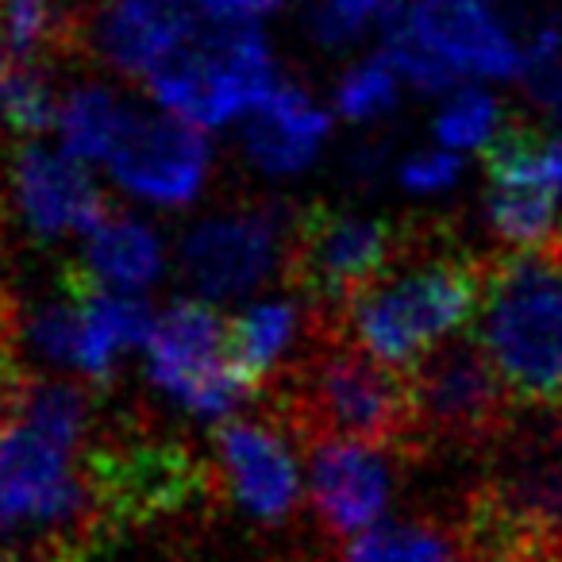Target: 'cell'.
Instances as JSON below:
<instances>
[{
    "mask_svg": "<svg viewBox=\"0 0 562 562\" xmlns=\"http://www.w3.org/2000/svg\"><path fill=\"white\" fill-rule=\"evenodd\" d=\"M266 397L270 416L301 447L347 439L416 454L408 374L362 351L331 308L305 305V351L266 382Z\"/></svg>",
    "mask_w": 562,
    "mask_h": 562,
    "instance_id": "1",
    "label": "cell"
},
{
    "mask_svg": "<svg viewBox=\"0 0 562 562\" xmlns=\"http://www.w3.org/2000/svg\"><path fill=\"white\" fill-rule=\"evenodd\" d=\"M485 255L462 247L439 224L385 278L339 308V328L393 370H413L447 336L477 316Z\"/></svg>",
    "mask_w": 562,
    "mask_h": 562,
    "instance_id": "2",
    "label": "cell"
},
{
    "mask_svg": "<svg viewBox=\"0 0 562 562\" xmlns=\"http://www.w3.org/2000/svg\"><path fill=\"white\" fill-rule=\"evenodd\" d=\"M459 524L477 562H551L562 543V405L513 420L485 454Z\"/></svg>",
    "mask_w": 562,
    "mask_h": 562,
    "instance_id": "3",
    "label": "cell"
},
{
    "mask_svg": "<svg viewBox=\"0 0 562 562\" xmlns=\"http://www.w3.org/2000/svg\"><path fill=\"white\" fill-rule=\"evenodd\" d=\"M474 339L520 408L562 405V232L485 255Z\"/></svg>",
    "mask_w": 562,
    "mask_h": 562,
    "instance_id": "4",
    "label": "cell"
},
{
    "mask_svg": "<svg viewBox=\"0 0 562 562\" xmlns=\"http://www.w3.org/2000/svg\"><path fill=\"white\" fill-rule=\"evenodd\" d=\"M431 224L362 216L339 204L313 201L293 212L281 273L308 308H339L393 270Z\"/></svg>",
    "mask_w": 562,
    "mask_h": 562,
    "instance_id": "5",
    "label": "cell"
},
{
    "mask_svg": "<svg viewBox=\"0 0 562 562\" xmlns=\"http://www.w3.org/2000/svg\"><path fill=\"white\" fill-rule=\"evenodd\" d=\"M81 443L32 420H0V539H50L81 547L93 536V493L81 474Z\"/></svg>",
    "mask_w": 562,
    "mask_h": 562,
    "instance_id": "6",
    "label": "cell"
},
{
    "mask_svg": "<svg viewBox=\"0 0 562 562\" xmlns=\"http://www.w3.org/2000/svg\"><path fill=\"white\" fill-rule=\"evenodd\" d=\"M143 81L166 112L196 127H220L239 112H255L278 86L266 35L243 20L193 27Z\"/></svg>",
    "mask_w": 562,
    "mask_h": 562,
    "instance_id": "7",
    "label": "cell"
},
{
    "mask_svg": "<svg viewBox=\"0 0 562 562\" xmlns=\"http://www.w3.org/2000/svg\"><path fill=\"white\" fill-rule=\"evenodd\" d=\"M413 443L424 454H490L516 420V401L477 339H451L408 370Z\"/></svg>",
    "mask_w": 562,
    "mask_h": 562,
    "instance_id": "8",
    "label": "cell"
},
{
    "mask_svg": "<svg viewBox=\"0 0 562 562\" xmlns=\"http://www.w3.org/2000/svg\"><path fill=\"white\" fill-rule=\"evenodd\" d=\"M81 474L93 493L97 528L143 524L189 508L209 490V467L181 439L147 428H112L86 443Z\"/></svg>",
    "mask_w": 562,
    "mask_h": 562,
    "instance_id": "9",
    "label": "cell"
},
{
    "mask_svg": "<svg viewBox=\"0 0 562 562\" xmlns=\"http://www.w3.org/2000/svg\"><path fill=\"white\" fill-rule=\"evenodd\" d=\"M150 382L196 416H227L247 393L232 362V321L204 301H173L147 339Z\"/></svg>",
    "mask_w": 562,
    "mask_h": 562,
    "instance_id": "10",
    "label": "cell"
},
{
    "mask_svg": "<svg viewBox=\"0 0 562 562\" xmlns=\"http://www.w3.org/2000/svg\"><path fill=\"white\" fill-rule=\"evenodd\" d=\"M293 212L281 204H239L201 220L181 239V278L201 297H243L281 262Z\"/></svg>",
    "mask_w": 562,
    "mask_h": 562,
    "instance_id": "11",
    "label": "cell"
},
{
    "mask_svg": "<svg viewBox=\"0 0 562 562\" xmlns=\"http://www.w3.org/2000/svg\"><path fill=\"white\" fill-rule=\"evenodd\" d=\"M209 158V139L196 132V124L173 116V112L150 116V112L132 109L109 155V166L112 178L132 196L181 209L204 189Z\"/></svg>",
    "mask_w": 562,
    "mask_h": 562,
    "instance_id": "12",
    "label": "cell"
},
{
    "mask_svg": "<svg viewBox=\"0 0 562 562\" xmlns=\"http://www.w3.org/2000/svg\"><path fill=\"white\" fill-rule=\"evenodd\" d=\"M212 451L235 508L262 524H281L301 505L293 439L273 416L224 420L212 431Z\"/></svg>",
    "mask_w": 562,
    "mask_h": 562,
    "instance_id": "13",
    "label": "cell"
},
{
    "mask_svg": "<svg viewBox=\"0 0 562 562\" xmlns=\"http://www.w3.org/2000/svg\"><path fill=\"white\" fill-rule=\"evenodd\" d=\"M12 196L32 235L58 239L66 232H97L112 216L104 189L89 178L81 158L40 143H20L12 155Z\"/></svg>",
    "mask_w": 562,
    "mask_h": 562,
    "instance_id": "14",
    "label": "cell"
},
{
    "mask_svg": "<svg viewBox=\"0 0 562 562\" xmlns=\"http://www.w3.org/2000/svg\"><path fill=\"white\" fill-rule=\"evenodd\" d=\"M301 451L308 454V490L324 528L362 536L382 520L393 497L390 451L347 439H321Z\"/></svg>",
    "mask_w": 562,
    "mask_h": 562,
    "instance_id": "15",
    "label": "cell"
},
{
    "mask_svg": "<svg viewBox=\"0 0 562 562\" xmlns=\"http://www.w3.org/2000/svg\"><path fill=\"white\" fill-rule=\"evenodd\" d=\"M186 0H86V40L127 78H147L193 32Z\"/></svg>",
    "mask_w": 562,
    "mask_h": 562,
    "instance_id": "16",
    "label": "cell"
},
{
    "mask_svg": "<svg viewBox=\"0 0 562 562\" xmlns=\"http://www.w3.org/2000/svg\"><path fill=\"white\" fill-rule=\"evenodd\" d=\"M408 20L459 74L505 81L528 70V50L482 0H416Z\"/></svg>",
    "mask_w": 562,
    "mask_h": 562,
    "instance_id": "17",
    "label": "cell"
},
{
    "mask_svg": "<svg viewBox=\"0 0 562 562\" xmlns=\"http://www.w3.org/2000/svg\"><path fill=\"white\" fill-rule=\"evenodd\" d=\"M328 112L301 86L278 81L270 97L250 112L247 127H243V147L258 170L281 178V173L305 170L321 150V143L328 139Z\"/></svg>",
    "mask_w": 562,
    "mask_h": 562,
    "instance_id": "18",
    "label": "cell"
},
{
    "mask_svg": "<svg viewBox=\"0 0 562 562\" xmlns=\"http://www.w3.org/2000/svg\"><path fill=\"white\" fill-rule=\"evenodd\" d=\"M89 285L116 290H147L162 273V243L150 224L124 212H112L86 243V255L74 262Z\"/></svg>",
    "mask_w": 562,
    "mask_h": 562,
    "instance_id": "19",
    "label": "cell"
},
{
    "mask_svg": "<svg viewBox=\"0 0 562 562\" xmlns=\"http://www.w3.org/2000/svg\"><path fill=\"white\" fill-rule=\"evenodd\" d=\"M155 331L150 305L139 297H116L97 285H86V336H81V367L93 390H109L116 378L120 355L147 344Z\"/></svg>",
    "mask_w": 562,
    "mask_h": 562,
    "instance_id": "20",
    "label": "cell"
},
{
    "mask_svg": "<svg viewBox=\"0 0 562 562\" xmlns=\"http://www.w3.org/2000/svg\"><path fill=\"white\" fill-rule=\"evenodd\" d=\"M339 562H477L462 524L397 520L378 524L347 543Z\"/></svg>",
    "mask_w": 562,
    "mask_h": 562,
    "instance_id": "21",
    "label": "cell"
},
{
    "mask_svg": "<svg viewBox=\"0 0 562 562\" xmlns=\"http://www.w3.org/2000/svg\"><path fill=\"white\" fill-rule=\"evenodd\" d=\"M305 331L297 301H262L232 321V362L250 390H266L285 362L293 339Z\"/></svg>",
    "mask_w": 562,
    "mask_h": 562,
    "instance_id": "22",
    "label": "cell"
},
{
    "mask_svg": "<svg viewBox=\"0 0 562 562\" xmlns=\"http://www.w3.org/2000/svg\"><path fill=\"white\" fill-rule=\"evenodd\" d=\"M485 220H490V232L501 243H508V250L543 247L562 232L554 189L543 186V181L493 186L490 196H485Z\"/></svg>",
    "mask_w": 562,
    "mask_h": 562,
    "instance_id": "23",
    "label": "cell"
},
{
    "mask_svg": "<svg viewBox=\"0 0 562 562\" xmlns=\"http://www.w3.org/2000/svg\"><path fill=\"white\" fill-rule=\"evenodd\" d=\"M127 116H132V109L120 101L116 89L93 86V81L78 86L63 101V116H58L66 155L81 158V162H101V158H109L120 132H124Z\"/></svg>",
    "mask_w": 562,
    "mask_h": 562,
    "instance_id": "24",
    "label": "cell"
},
{
    "mask_svg": "<svg viewBox=\"0 0 562 562\" xmlns=\"http://www.w3.org/2000/svg\"><path fill=\"white\" fill-rule=\"evenodd\" d=\"M63 116L47 63H16L0 81V120L16 139L35 143Z\"/></svg>",
    "mask_w": 562,
    "mask_h": 562,
    "instance_id": "25",
    "label": "cell"
},
{
    "mask_svg": "<svg viewBox=\"0 0 562 562\" xmlns=\"http://www.w3.org/2000/svg\"><path fill=\"white\" fill-rule=\"evenodd\" d=\"M382 55L390 58L393 70L405 74V78L413 81L416 89H424V93H443V89H451L454 78H459V70H454V66L447 63L420 32H416L408 16L405 20L397 16L385 24Z\"/></svg>",
    "mask_w": 562,
    "mask_h": 562,
    "instance_id": "26",
    "label": "cell"
},
{
    "mask_svg": "<svg viewBox=\"0 0 562 562\" xmlns=\"http://www.w3.org/2000/svg\"><path fill=\"white\" fill-rule=\"evenodd\" d=\"M336 109L351 124H367L385 112L397 109V70L385 55H374L367 63L351 66L336 86Z\"/></svg>",
    "mask_w": 562,
    "mask_h": 562,
    "instance_id": "27",
    "label": "cell"
},
{
    "mask_svg": "<svg viewBox=\"0 0 562 562\" xmlns=\"http://www.w3.org/2000/svg\"><path fill=\"white\" fill-rule=\"evenodd\" d=\"M501 127V109L490 93L482 89H462L451 101L439 109L436 116V139L447 150H467V147H485L493 139V132Z\"/></svg>",
    "mask_w": 562,
    "mask_h": 562,
    "instance_id": "28",
    "label": "cell"
},
{
    "mask_svg": "<svg viewBox=\"0 0 562 562\" xmlns=\"http://www.w3.org/2000/svg\"><path fill=\"white\" fill-rule=\"evenodd\" d=\"M20 344H24V308H20V297L12 293L9 266H4V235H0V413H4L12 393L27 378Z\"/></svg>",
    "mask_w": 562,
    "mask_h": 562,
    "instance_id": "29",
    "label": "cell"
},
{
    "mask_svg": "<svg viewBox=\"0 0 562 562\" xmlns=\"http://www.w3.org/2000/svg\"><path fill=\"white\" fill-rule=\"evenodd\" d=\"M462 162L454 150H424V155H413L401 162V186L408 193H443L459 181Z\"/></svg>",
    "mask_w": 562,
    "mask_h": 562,
    "instance_id": "30",
    "label": "cell"
},
{
    "mask_svg": "<svg viewBox=\"0 0 562 562\" xmlns=\"http://www.w3.org/2000/svg\"><path fill=\"white\" fill-rule=\"evenodd\" d=\"M308 35H313L321 47L328 50H339V47H351L355 40L362 35V20L347 16L344 9H339L336 0H316V4H308Z\"/></svg>",
    "mask_w": 562,
    "mask_h": 562,
    "instance_id": "31",
    "label": "cell"
},
{
    "mask_svg": "<svg viewBox=\"0 0 562 562\" xmlns=\"http://www.w3.org/2000/svg\"><path fill=\"white\" fill-rule=\"evenodd\" d=\"M528 93L551 116H562V50L551 58H536L528 63Z\"/></svg>",
    "mask_w": 562,
    "mask_h": 562,
    "instance_id": "32",
    "label": "cell"
},
{
    "mask_svg": "<svg viewBox=\"0 0 562 562\" xmlns=\"http://www.w3.org/2000/svg\"><path fill=\"white\" fill-rule=\"evenodd\" d=\"M204 12L209 20H243V24H255L258 16L273 12L281 0H189Z\"/></svg>",
    "mask_w": 562,
    "mask_h": 562,
    "instance_id": "33",
    "label": "cell"
},
{
    "mask_svg": "<svg viewBox=\"0 0 562 562\" xmlns=\"http://www.w3.org/2000/svg\"><path fill=\"white\" fill-rule=\"evenodd\" d=\"M339 9L347 12V16L362 20V24H370V20H397V9L405 4V0H336Z\"/></svg>",
    "mask_w": 562,
    "mask_h": 562,
    "instance_id": "34",
    "label": "cell"
},
{
    "mask_svg": "<svg viewBox=\"0 0 562 562\" xmlns=\"http://www.w3.org/2000/svg\"><path fill=\"white\" fill-rule=\"evenodd\" d=\"M543 181L562 193V139H551L547 143V155H543Z\"/></svg>",
    "mask_w": 562,
    "mask_h": 562,
    "instance_id": "35",
    "label": "cell"
},
{
    "mask_svg": "<svg viewBox=\"0 0 562 562\" xmlns=\"http://www.w3.org/2000/svg\"><path fill=\"white\" fill-rule=\"evenodd\" d=\"M43 562H89V559L81 554V547H58V551H50Z\"/></svg>",
    "mask_w": 562,
    "mask_h": 562,
    "instance_id": "36",
    "label": "cell"
},
{
    "mask_svg": "<svg viewBox=\"0 0 562 562\" xmlns=\"http://www.w3.org/2000/svg\"><path fill=\"white\" fill-rule=\"evenodd\" d=\"M9 55H12V50H9V40H4V32H0V81H4V74L12 70V66H9Z\"/></svg>",
    "mask_w": 562,
    "mask_h": 562,
    "instance_id": "37",
    "label": "cell"
},
{
    "mask_svg": "<svg viewBox=\"0 0 562 562\" xmlns=\"http://www.w3.org/2000/svg\"><path fill=\"white\" fill-rule=\"evenodd\" d=\"M0 235H4V196H0Z\"/></svg>",
    "mask_w": 562,
    "mask_h": 562,
    "instance_id": "38",
    "label": "cell"
},
{
    "mask_svg": "<svg viewBox=\"0 0 562 562\" xmlns=\"http://www.w3.org/2000/svg\"><path fill=\"white\" fill-rule=\"evenodd\" d=\"M0 562H9V559H4V554H0Z\"/></svg>",
    "mask_w": 562,
    "mask_h": 562,
    "instance_id": "39",
    "label": "cell"
}]
</instances>
